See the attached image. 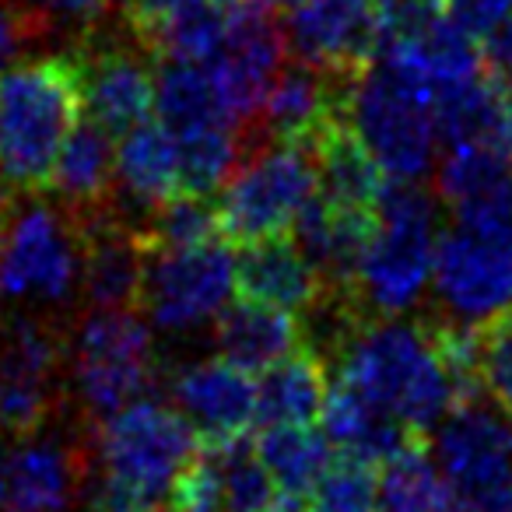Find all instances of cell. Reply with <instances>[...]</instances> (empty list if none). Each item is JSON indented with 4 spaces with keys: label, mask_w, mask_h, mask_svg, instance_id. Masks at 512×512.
I'll return each instance as SVG.
<instances>
[{
    "label": "cell",
    "mask_w": 512,
    "mask_h": 512,
    "mask_svg": "<svg viewBox=\"0 0 512 512\" xmlns=\"http://www.w3.org/2000/svg\"><path fill=\"white\" fill-rule=\"evenodd\" d=\"M337 379L428 435L456 411V390L432 330L393 316H358L337 337Z\"/></svg>",
    "instance_id": "1"
},
{
    "label": "cell",
    "mask_w": 512,
    "mask_h": 512,
    "mask_svg": "<svg viewBox=\"0 0 512 512\" xmlns=\"http://www.w3.org/2000/svg\"><path fill=\"white\" fill-rule=\"evenodd\" d=\"M81 113L74 50L46 53L0 71V179L11 193H50L53 165Z\"/></svg>",
    "instance_id": "2"
},
{
    "label": "cell",
    "mask_w": 512,
    "mask_h": 512,
    "mask_svg": "<svg viewBox=\"0 0 512 512\" xmlns=\"http://www.w3.org/2000/svg\"><path fill=\"white\" fill-rule=\"evenodd\" d=\"M439 207L418 183H390L379 221L355 278L358 316H400L418 306L432 281L439 246Z\"/></svg>",
    "instance_id": "3"
},
{
    "label": "cell",
    "mask_w": 512,
    "mask_h": 512,
    "mask_svg": "<svg viewBox=\"0 0 512 512\" xmlns=\"http://www.w3.org/2000/svg\"><path fill=\"white\" fill-rule=\"evenodd\" d=\"M348 123L390 183H421L435 158L432 92L393 60L376 57L348 92Z\"/></svg>",
    "instance_id": "4"
},
{
    "label": "cell",
    "mask_w": 512,
    "mask_h": 512,
    "mask_svg": "<svg viewBox=\"0 0 512 512\" xmlns=\"http://www.w3.org/2000/svg\"><path fill=\"white\" fill-rule=\"evenodd\" d=\"M316 193V158L313 148L288 141H256L232 172L218 211L221 239L249 246L260 239L292 235L295 218Z\"/></svg>",
    "instance_id": "5"
},
{
    "label": "cell",
    "mask_w": 512,
    "mask_h": 512,
    "mask_svg": "<svg viewBox=\"0 0 512 512\" xmlns=\"http://www.w3.org/2000/svg\"><path fill=\"white\" fill-rule=\"evenodd\" d=\"M106 481L162 509L172 481L200 449V435L179 407L141 397L88 428Z\"/></svg>",
    "instance_id": "6"
},
{
    "label": "cell",
    "mask_w": 512,
    "mask_h": 512,
    "mask_svg": "<svg viewBox=\"0 0 512 512\" xmlns=\"http://www.w3.org/2000/svg\"><path fill=\"white\" fill-rule=\"evenodd\" d=\"M71 379L88 428L134 404L158 379L155 337L137 309H88L71 341Z\"/></svg>",
    "instance_id": "7"
},
{
    "label": "cell",
    "mask_w": 512,
    "mask_h": 512,
    "mask_svg": "<svg viewBox=\"0 0 512 512\" xmlns=\"http://www.w3.org/2000/svg\"><path fill=\"white\" fill-rule=\"evenodd\" d=\"M81 292V232L60 204L15 214L0 246V295L64 306Z\"/></svg>",
    "instance_id": "8"
},
{
    "label": "cell",
    "mask_w": 512,
    "mask_h": 512,
    "mask_svg": "<svg viewBox=\"0 0 512 512\" xmlns=\"http://www.w3.org/2000/svg\"><path fill=\"white\" fill-rule=\"evenodd\" d=\"M67 344L53 323L18 316L0 334V435L25 439L50 425L64 407L60 372Z\"/></svg>",
    "instance_id": "9"
},
{
    "label": "cell",
    "mask_w": 512,
    "mask_h": 512,
    "mask_svg": "<svg viewBox=\"0 0 512 512\" xmlns=\"http://www.w3.org/2000/svg\"><path fill=\"white\" fill-rule=\"evenodd\" d=\"M439 467L467 512H512V418L484 404L446 414L435 439Z\"/></svg>",
    "instance_id": "10"
},
{
    "label": "cell",
    "mask_w": 512,
    "mask_h": 512,
    "mask_svg": "<svg viewBox=\"0 0 512 512\" xmlns=\"http://www.w3.org/2000/svg\"><path fill=\"white\" fill-rule=\"evenodd\" d=\"M235 292V256L221 239L190 249H151L141 288V313L158 330H193L214 320Z\"/></svg>",
    "instance_id": "11"
},
{
    "label": "cell",
    "mask_w": 512,
    "mask_h": 512,
    "mask_svg": "<svg viewBox=\"0 0 512 512\" xmlns=\"http://www.w3.org/2000/svg\"><path fill=\"white\" fill-rule=\"evenodd\" d=\"M81 106L109 137H123L155 116V60L134 36L85 32L74 46Z\"/></svg>",
    "instance_id": "12"
},
{
    "label": "cell",
    "mask_w": 512,
    "mask_h": 512,
    "mask_svg": "<svg viewBox=\"0 0 512 512\" xmlns=\"http://www.w3.org/2000/svg\"><path fill=\"white\" fill-rule=\"evenodd\" d=\"M288 50L306 64L355 81L379 53L376 0H274Z\"/></svg>",
    "instance_id": "13"
},
{
    "label": "cell",
    "mask_w": 512,
    "mask_h": 512,
    "mask_svg": "<svg viewBox=\"0 0 512 512\" xmlns=\"http://www.w3.org/2000/svg\"><path fill=\"white\" fill-rule=\"evenodd\" d=\"M432 285L446 320H495L512 302V242L449 228L435 246Z\"/></svg>",
    "instance_id": "14"
},
{
    "label": "cell",
    "mask_w": 512,
    "mask_h": 512,
    "mask_svg": "<svg viewBox=\"0 0 512 512\" xmlns=\"http://www.w3.org/2000/svg\"><path fill=\"white\" fill-rule=\"evenodd\" d=\"M81 232V295L88 309H137L144 271H148V235L130 225L123 207H106L92 218H74Z\"/></svg>",
    "instance_id": "15"
},
{
    "label": "cell",
    "mask_w": 512,
    "mask_h": 512,
    "mask_svg": "<svg viewBox=\"0 0 512 512\" xmlns=\"http://www.w3.org/2000/svg\"><path fill=\"white\" fill-rule=\"evenodd\" d=\"M88 442L60 432H36L8 449V481L0 512H67L92 467Z\"/></svg>",
    "instance_id": "16"
},
{
    "label": "cell",
    "mask_w": 512,
    "mask_h": 512,
    "mask_svg": "<svg viewBox=\"0 0 512 512\" xmlns=\"http://www.w3.org/2000/svg\"><path fill=\"white\" fill-rule=\"evenodd\" d=\"M351 81L327 74L306 60H285V67L274 78L264 109L249 127V141H288V144H313L327 123L348 116Z\"/></svg>",
    "instance_id": "17"
},
{
    "label": "cell",
    "mask_w": 512,
    "mask_h": 512,
    "mask_svg": "<svg viewBox=\"0 0 512 512\" xmlns=\"http://www.w3.org/2000/svg\"><path fill=\"white\" fill-rule=\"evenodd\" d=\"M379 211H365V207H348L337 200L323 197L320 190L309 197L302 214L295 218V242L309 256V264L327 285V295L341 306H351L355 295V278L362 267V256L369 249L372 235H376Z\"/></svg>",
    "instance_id": "18"
},
{
    "label": "cell",
    "mask_w": 512,
    "mask_h": 512,
    "mask_svg": "<svg viewBox=\"0 0 512 512\" xmlns=\"http://www.w3.org/2000/svg\"><path fill=\"white\" fill-rule=\"evenodd\" d=\"M172 400L197 428L200 442H228L249 435L256 414L253 372L228 358H200L172 376Z\"/></svg>",
    "instance_id": "19"
},
{
    "label": "cell",
    "mask_w": 512,
    "mask_h": 512,
    "mask_svg": "<svg viewBox=\"0 0 512 512\" xmlns=\"http://www.w3.org/2000/svg\"><path fill=\"white\" fill-rule=\"evenodd\" d=\"M235 295L288 313H313L330 299L327 285L292 235L249 242L235 256Z\"/></svg>",
    "instance_id": "20"
},
{
    "label": "cell",
    "mask_w": 512,
    "mask_h": 512,
    "mask_svg": "<svg viewBox=\"0 0 512 512\" xmlns=\"http://www.w3.org/2000/svg\"><path fill=\"white\" fill-rule=\"evenodd\" d=\"M116 137L99 123L78 120L53 165L50 193L71 218H92L116 204Z\"/></svg>",
    "instance_id": "21"
},
{
    "label": "cell",
    "mask_w": 512,
    "mask_h": 512,
    "mask_svg": "<svg viewBox=\"0 0 512 512\" xmlns=\"http://www.w3.org/2000/svg\"><path fill=\"white\" fill-rule=\"evenodd\" d=\"M302 337H306V327L295 313L249 299L225 306L214 320L218 355L246 372H264L278 365L295 348H302Z\"/></svg>",
    "instance_id": "22"
},
{
    "label": "cell",
    "mask_w": 512,
    "mask_h": 512,
    "mask_svg": "<svg viewBox=\"0 0 512 512\" xmlns=\"http://www.w3.org/2000/svg\"><path fill=\"white\" fill-rule=\"evenodd\" d=\"M323 435L330 439L334 453L358 456V460H369L376 467H383L390 456H397L404 446L425 439V435L411 432L400 418H393L390 411L376 407L372 400H365L358 390H351L348 383L334 379L323 400Z\"/></svg>",
    "instance_id": "23"
},
{
    "label": "cell",
    "mask_w": 512,
    "mask_h": 512,
    "mask_svg": "<svg viewBox=\"0 0 512 512\" xmlns=\"http://www.w3.org/2000/svg\"><path fill=\"white\" fill-rule=\"evenodd\" d=\"M330 390V365L316 344H302L256 379L253 425H313Z\"/></svg>",
    "instance_id": "24"
},
{
    "label": "cell",
    "mask_w": 512,
    "mask_h": 512,
    "mask_svg": "<svg viewBox=\"0 0 512 512\" xmlns=\"http://www.w3.org/2000/svg\"><path fill=\"white\" fill-rule=\"evenodd\" d=\"M316 158V190L323 197L337 200L348 207H365V211H379V200L390 190V176L379 169L372 151L355 134L348 116L327 123L313 144Z\"/></svg>",
    "instance_id": "25"
},
{
    "label": "cell",
    "mask_w": 512,
    "mask_h": 512,
    "mask_svg": "<svg viewBox=\"0 0 512 512\" xmlns=\"http://www.w3.org/2000/svg\"><path fill=\"white\" fill-rule=\"evenodd\" d=\"M179 158L172 130L162 120H148L116 144V197L151 214L179 197Z\"/></svg>",
    "instance_id": "26"
},
{
    "label": "cell",
    "mask_w": 512,
    "mask_h": 512,
    "mask_svg": "<svg viewBox=\"0 0 512 512\" xmlns=\"http://www.w3.org/2000/svg\"><path fill=\"white\" fill-rule=\"evenodd\" d=\"M253 446L278 484V512H306L309 491L334 460L327 435L313 432V425H271L260 428Z\"/></svg>",
    "instance_id": "27"
},
{
    "label": "cell",
    "mask_w": 512,
    "mask_h": 512,
    "mask_svg": "<svg viewBox=\"0 0 512 512\" xmlns=\"http://www.w3.org/2000/svg\"><path fill=\"white\" fill-rule=\"evenodd\" d=\"M155 113L169 130L235 127L207 60H155Z\"/></svg>",
    "instance_id": "28"
},
{
    "label": "cell",
    "mask_w": 512,
    "mask_h": 512,
    "mask_svg": "<svg viewBox=\"0 0 512 512\" xmlns=\"http://www.w3.org/2000/svg\"><path fill=\"white\" fill-rule=\"evenodd\" d=\"M432 123H435V137L446 148H460V144H488V148H498L502 81L488 71V74L453 81V85L432 92Z\"/></svg>",
    "instance_id": "29"
},
{
    "label": "cell",
    "mask_w": 512,
    "mask_h": 512,
    "mask_svg": "<svg viewBox=\"0 0 512 512\" xmlns=\"http://www.w3.org/2000/svg\"><path fill=\"white\" fill-rule=\"evenodd\" d=\"M449 477L428 456L425 439L404 446L383 463L379 474V512H460Z\"/></svg>",
    "instance_id": "30"
},
{
    "label": "cell",
    "mask_w": 512,
    "mask_h": 512,
    "mask_svg": "<svg viewBox=\"0 0 512 512\" xmlns=\"http://www.w3.org/2000/svg\"><path fill=\"white\" fill-rule=\"evenodd\" d=\"M172 141H176L179 158V190L204 200L221 193V186L232 179V172L249 151L246 134L235 127H221V123L172 130Z\"/></svg>",
    "instance_id": "31"
},
{
    "label": "cell",
    "mask_w": 512,
    "mask_h": 512,
    "mask_svg": "<svg viewBox=\"0 0 512 512\" xmlns=\"http://www.w3.org/2000/svg\"><path fill=\"white\" fill-rule=\"evenodd\" d=\"M211 446L221 467V512H278V484L249 435Z\"/></svg>",
    "instance_id": "32"
},
{
    "label": "cell",
    "mask_w": 512,
    "mask_h": 512,
    "mask_svg": "<svg viewBox=\"0 0 512 512\" xmlns=\"http://www.w3.org/2000/svg\"><path fill=\"white\" fill-rule=\"evenodd\" d=\"M306 512H379L376 463L334 453V460L309 491Z\"/></svg>",
    "instance_id": "33"
},
{
    "label": "cell",
    "mask_w": 512,
    "mask_h": 512,
    "mask_svg": "<svg viewBox=\"0 0 512 512\" xmlns=\"http://www.w3.org/2000/svg\"><path fill=\"white\" fill-rule=\"evenodd\" d=\"M144 235H148L151 249L204 246V242L221 239L218 211H214L211 200L179 193V197H172L169 204H162L158 211L148 214V221H144Z\"/></svg>",
    "instance_id": "34"
},
{
    "label": "cell",
    "mask_w": 512,
    "mask_h": 512,
    "mask_svg": "<svg viewBox=\"0 0 512 512\" xmlns=\"http://www.w3.org/2000/svg\"><path fill=\"white\" fill-rule=\"evenodd\" d=\"M477 379H481L484 397L512 418V316L509 313L481 323Z\"/></svg>",
    "instance_id": "35"
},
{
    "label": "cell",
    "mask_w": 512,
    "mask_h": 512,
    "mask_svg": "<svg viewBox=\"0 0 512 512\" xmlns=\"http://www.w3.org/2000/svg\"><path fill=\"white\" fill-rule=\"evenodd\" d=\"M169 512H221V467L211 442H200L165 495Z\"/></svg>",
    "instance_id": "36"
},
{
    "label": "cell",
    "mask_w": 512,
    "mask_h": 512,
    "mask_svg": "<svg viewBox=\"0 0 512 512\" xmlns=\"http://www.w3.org/2000/svg\"><path fill=\"white\" fill-rule=\"evenodd\" d=\"M449 211L456 214V225L467 228V232L512 242V172L498 176L484 190L470 193L467 200L453 204Z\"/></svg>",
    "instance_id": "37"
},
{
    "label": "cell",
    "mask_w": 512,
    "mask_h": 512,
    "mask_svg": "<svg viewBox=\"0 0 512 512\" xmlns=\"http://www.w3.org/2000/svg\"><path fill=\"white\" fill-rule=\"evenodd\" d=\"M22 4L46 25V32L53 25H67V29H78L81 36L102 29L116 11V0H22Z\"/></svg>",
    "instance_id": "38"
},
{
    "label": "cell",
    "mask_w": 512,
    "mask_h": 512,
    "mask_svg": "<svg viewBox=\"0 0 512 512\" xmlns=\"http://www.w3.org/2000/svg\"><path fill=\"white\" fill-rule=\"evenodd\" d=\"M46 36V25L25 8L22 0H0V71L11 67V60L22 57L25 46L39 43Z\"/></svg>",
    "instance_id": "39"
},
{
    "label": "cell",
    "mask_w": 512,
    "mask_h": 512,
    "mask_svg": "<svg viewBox=\"0 0 512 512\" xmlns=\"http://www.w3.org/2000/svg\"><path fill=\"white\" fill-rule=\"evenodd\" d=\"M442 11L470 39H488L509 18L512 0H442Z\"/></svg>",
    "instance_id": "40"
},
{
    "label": "cell",
    "mask_w": 512,
    "mask_h": 512,
    "mask_svg": "<svg viewBox=\"0 0 512 512\" xmlns=\"http://www.w3.org/2000/svg\"><path fill=\"white\" fill-rule=\"evenodd\" d=\"M190 4H225V8H235L239 0H123V25L127 32H141L144 25L158 22L162 15L169 11H179V8H190Z\"/></svg>",
    "instance_id": "41"
},
{
    "label": "cell",
    "mask_w": 512,
    "mask_h": 512,
    "mask_svg": "<svg viewBox=\"0 0 512 512\" xmlns=\"http://www.w3.org/2000/svg\"><path fill=\"white\" fill-rule=\"evenodd\" d=\"M484 60H488V71L502 81H512V11L488 39H484Z\"/></svg>",
    "instance_id": "42"
},
{
    "label": "cell",
    "mask_w": 512,
    "mask_h": 512,
    "mask_svg": "<svg viewBox=\"0 0 512 512\" xmlns=\"http://www.w3.org/2000/svg\"><path fill=\"white\" fill-rule=\"evenodd\" d=\"M15 207V193L8 190V183L0 179V246H4V235H8V214Z\"/></svg>",
    "instance_id": "43"
},
{
    "label": "cell",
    "mask_w": 512,
    "mask_h": 512,
    "mask_svg": "<svg viewBox=\"0 0 512 512\" xmlns=\"http://www.w3.org/2000/svg\"><path fill=\"white\" fill-rule=\"evenodd\" d=\"M4 435H0V502H4V481H8V446H4Z\"/></svg>",
    "instance_id": "44"
},
{
    "label": "cell",
    "mask_w": 512,
    "mask_h": 512,
    "mask_svg": "<svg viewBox=\"0 0 512 512\" xmlns=\"http://www.w3.org/2000/svg\"><path fill=\"white\" fill-rule=\"evenodd\" d=\"M379 4H383V0H376V8H379Z\"/></svg>",
    "instance_id": "45"
},
{
    "label": "cell",
    "mask_w": 512,
    "mask_h": 512,
    "mask_svg": "<svg viewBox=\"0 0 512 512\" xmlns=\"http://www.w3.org/2000/svg\"><path fill=\"white\" fill-rule=\"evenodd\" d=\"M460 512H467V509H460Z\"/></svg>",
    "instance_id": "46"
}]
</instances>
